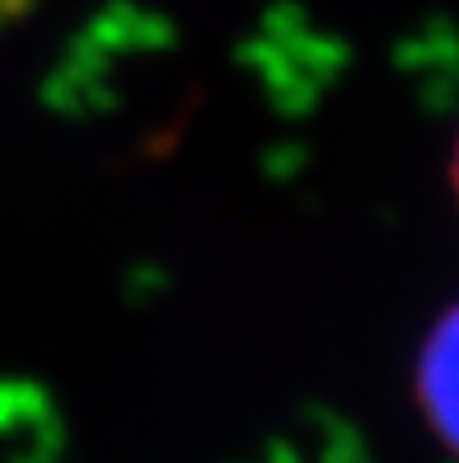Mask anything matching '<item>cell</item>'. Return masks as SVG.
<instances>
[{
	"label": "cell",
	"instance_id": "6da1fadb",
	"mask_svg": "<svg viewBox=\"0 0 459 463\" xmlns=\"http://www.w3.org/2000/svg\"><path fill=\"white\" fill-rule=\"evenodd\" d=\"M419 399L431 431L459 456V305L439 317L419 358Z\"/></svg>",
	"mask_w": 459,
	"mask_h": 463
},
{
	"label": "cell",
	"instance_id": "7a4b0ae2",
	"mask_svg": "<svg viewBox=\"0 0 459 463\" xmlns=\"http://www.w3.org/2000/svg\"><path fill=\"white\" fill-rule=\"evenodd\" d=\"M455 195H459V151H455Z\"/></svg>",
	"mask_w": 459,
	"mask_h": 463
}]
</instances>
